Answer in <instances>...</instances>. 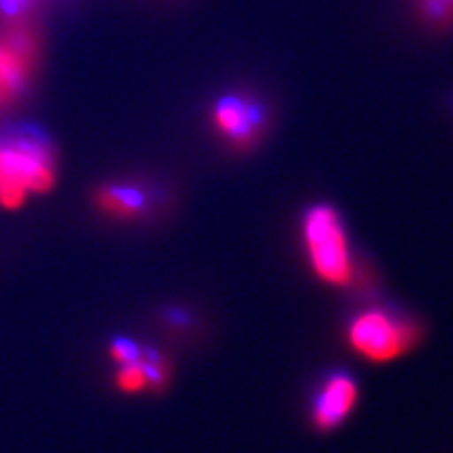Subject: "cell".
<instances>
[{
	"instance_id": "cell-8",
	"label": "cell",
	"mask_w": 453,
	"mask_h": 453,
	"mask_svg": "<svg viewBox=\"0 0 453 453\" xmlns=\"http://www.w3.org/2000/svg\"><path fill=\"white\" fill-rule=\"evenodd\" d=\"M416 21L431 33L453 31V0H410Z\"/></svg>"
},
{
	"instance_id": "cell-6",
	"label": "cell",
	"mask_w": 453,
	"mask_h": 453,
	"mask_svg": "<svg viewBox=\"0 0 453 453\" xmlns=\"http://www.w3.org/2000/svg\"><path fill=\"white\" fill-rule=\"evenodd\" d=\"M91 203L98 214L106 219L134 223L153 214L157 198L144 183L123 180L96 186L91 195Z\"/></svg>"
},
{
	"instance_id": "cell-3",
	"label": "cell",
	"mask_w": 453,
	"mask_h": 453,
	"mask_svg": "<svg viewBox=\"0 0 453 453\" xmlns=\"http://www.w3.org/2000/svg\"><path fill=\"white\" fill-rule=\"evenodd\" d=\"M210 129L229 151L248 155L257 150L274 123V108L257 91L229 89L208 108Z\"/></svg>"
},
{
	"instance_id": "cell-2",
	"label": "cell",
	"mask_w": 453,
	"mask_h": 453,
	"mask_svg": "<svg viewBox=\"0 0 453 453\" xmlns=\"http://www.w3.org/2000/svg\"><path fill=\"white\" fill-rule=\"evenodd\" d=\"M301 236L311 273L331 288H349L356 280L348 233L338 210L316 203L304 210Z\"/></svg>"
},
{
	"instance_id": "cell-5",
	"label": "cell",
	"mask_w": 453,
	"mask_h": 453,
	"mask_svg": "<svg viewBox=\"0 0 453 453\" xmlns=\"http://www.w3.org/2000/svg\"><path fill=\"white\" fill-rule=\"evenodd\" d=\"M38 50V36L21 21L0 33V108L16 104L31 89Z\"/></svg>"
},
{
	"instance_id": "cell-7",
	"label": "cell",
	"mask_w": 453,
	"mask_h": 453,
	"mask_svg": "<svg viewBox=\"0 0 453 453\" xmlns=\"http://www.w3.org/2000/svg\"><path fill=\"white\" fill-rule=\"evenodd\" d=\"M359 401L357 381L348 372H333L321 381L310 408V419L321 433L338 429L356 410Z\"/></svg>"
},
{
	"instance_id": "cell-10",
	"label": "cell",
	"mask_w": 453,
	"mask_h": 453,
	"mask_svg": "<svg viewBox=\"0 0 453 453\" xmlns=\"http://www.w3.org/2000/svg\"><path fill=\"white\" fill-rule=\"evenodd\" d=\"M113 386L123 395H138L150 391L146 372L138 361L118 365V371L113 374Z\"/></svg>"
},
{
	"instance_id": "cell-12",
	"label": "cell",
	"mask_w": 453,
	"mask_h": 453,
	"mask_svg": "<svg viewBox=\"0 0 453 453\" xmlns=\"http://www.w3.org/2000/svg\"><path fill=\"white\" fill-rule=\"evenodd\" d=\"M42 0H0V16L10 23H19Z\"/></svg>"
},
{
	"instance_id": "cell-4",
	"label": "cell",
	"mask_w": 453,
	"mask_h": 453,
	"mask_svg": "<svg viewBox=\"0 0 453 453\" xmlns=\"http://www.w3.org/2000/svg\"><path fill=\"white\" fill-rule=\"evenodd\" d=\"M346 338L359 357L386 365L421 344L423 325L416 318L399 316L386 308H366L349 321Z\"/></svg>"
},
{
	"instance_id": "cell-11",
	"label": "cell",
	"mask_w": 453,
	"mask_h": 453,
	"mask_svg": "<svg viewBox=\"0 0 453 453\" xmlns=\"http://www.w3.org/2000/svg\"><path fill=\"white\" fill-rule=\"evenodd\" d=\"M140 351H142V344L134 342V340L127 338V336L111 338V342L108 346V356L116 365L138 361Z\"/></svg>"
},
{
	"instance_id": "cell-9",
	"label": "cell",
	"mask_w": 453,
	"mask_h": 453,
	"mask_svg": "<svg viewBox=\"0 0 453 453\" xmlns=\"http://www.w3.org/2000/svg\"><path fill=\"white\" fill-rule=\"evenodd\" d=\"M138 363L144 368L150 391L163 393L173 380V368H170V361L165 353L150 346H142Z\"/></svg>"
},
{
	"instance_id": "cell-1",
	"label": "cell",
	"mask_w": 453,
	"mask_h": 453,
	"mask_svg": "<svg viewBox=\"0 0 453 453\" xmlns=\"http://www.w3.org/2000/svg\"><path fill=\"white\" fill-rule=\"evenodd\" d=\"M55 183V150L44 133L19 127L0 138V208L19 210L28 196L46 195Z\"/></svg>"
}]
</instances>
